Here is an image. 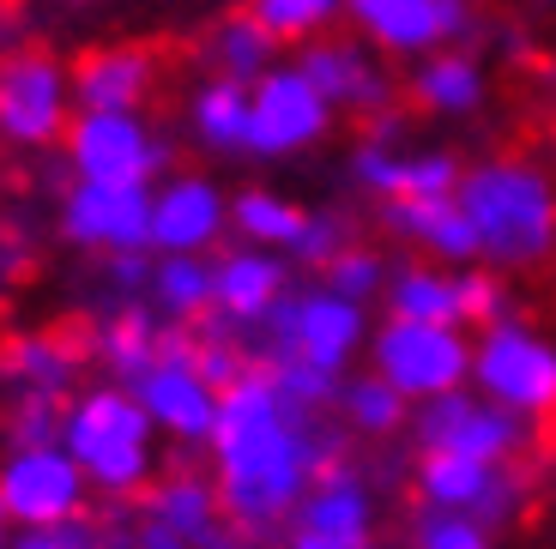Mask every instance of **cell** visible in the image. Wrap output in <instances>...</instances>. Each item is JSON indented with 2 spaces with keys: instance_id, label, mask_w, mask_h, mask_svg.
Instances as JSON below:
<instances>
[{
  "instance_id": "b9f144b4",
  "label": "cell",
  "mask_w": 556,
  "mask_h": 549,
  "mask_svg": "<svg viewBox=\"0 0 556 549\" xmlns=\"http://www.w3.org/2000/svg\"><path fill=\"white\" fill-rule=\"evenodd\" d=\"M127 549H200L194 537H181L176 525L152 520V513H127Z\"/></svg>"
},
{
  "instance_id": "7402d4cb",
  "label": "cell",
  "mask_w": 556,
  "mask_h": 549,
  "mask_svg": "<svg viewBox=\"0 0 556 549\" xmlns=\"http://www.w3.org/2000/svg\"><path fill=\"white\" fill-rule=\"evenodd\" d=\"M169 320H157V308L146 296H127V303H98L91 327H85V357L91 374H110V381L134 386L139 374L152 369V357L164 350Z\"/></svg>"
},
{
  "instance_id": "836d02e7",
  "label": "cell",
  "mask_w": 556,
  "mask_h": 549,
  "mask_svg": "<svg viewBox=\"0 0 556 549\" xmlns=\"http://www.w3.org/2000/svg\"><path fill=\"white\" fill-rule=\"evenodd\" d=\"M388 272H393L388 254H381L376 242H357V235H351V242L339 247V254L320 266L315 278H320V284H333L339 296H351V303H369V308H376L381 290H388Z\"/></svg>"
},
{
  "instance_id": "ba28073f",
  "label": "cell",
  "mask_w": 556,
  "mask_h": 549,
  "mask_svg": "<svg viewBox=\"0 0 556 549\" xmlns=\"http://www.w3.org/2000/svg\"><path fill=\"white\" fill-rule=\"evenodd\" d=\"M532 429L527 417L502 411L496 398H484L478 386H454L442 398L412 405V447L417 454H466V459H490V465H520L532 454Z\"/></svg>"
},
{
  "instance_id": "e0dca14e",
  "label": "cell",
  "mask_w": 556,
  "mask_h": 549,
  "mask_svg": "<svg viewBox=\"0 0 556 549\" xmlns=\"http://www.w3.org/2000/svg\"><path fill=\"white\" fill-rule=\"evenodd\" d=\"M296 67L308 73V79L320 85V97L333 103L339 115H357V122H369V115L393 110L400 103V79H393L388 55H376L363 37H339V30H327V37L303 42V49H291Z\"/></svg>"
},
{
  "instance_id": "60d3db41",
  "label": "cell",
  "mask_w": 556,
  "mask_h": 549,
  "mask_svg": "<svg viewBox=\"0 0 556 549\" xmlns=\"http://www.w3.org/2000/svg\"><path fill=\"white\" fill-rule=\"evenodd\" d=\"M98 284L103 303H127V296H146V272H152V247H134V254H98Z\"/></svg>"
},
{
  "instance_id": "52a82bcc",
  "label": "cell",
  "mask_w": 556,
  "mask_h": 549,
  "mask_svg": "<svg viewBox=\"0 0 556 549\" xmlns=\"http://www.w3.org/2000/svg\"><path fill=\"white\" fill-rule=\"evenodd\" d=\"M363 362L388 386H400L412 405H424V398H442L454 386H472V327L381 315L376 332H369Z\"/></svg>"
},
{
  "instance_id": "277c9868",
  "label": "cell",
  "mask_w": 556,
  "mask_h": 549,
  "mask_svg": "<svg viewBox=\"0 0 556 549\" xmlns=\"http://www.w3.org/2000/svg\"><path fill=\"white\" fill-rule=\"evenodd\" d=\"M369 332H376L369 303H351L320 278H296L285 303L261 320L249 350L261 369H315L327 381H345L369 350Z\"/></svg>"
},
{
  "instance_id": "cb8c5ba5",
  "label": "cell",
  "mask_w": 556,
  "mask_h": 549,
  "mask_svg": "<svg viewBox=\"0 0 556 549\" xmlns=\"http://www.w3.org/2000/svg\"><path fill=\"white\" fill-rule=\"evenodd\" d=\"M376 224L393 242L417 247L424 260H442V266L478 260V235H472V224H466L454 193H442V200H376Z\"/></svg>"
},
{
  "instance_id": "bcb514c9",
  "label": "cell",
  "mask_w": 556,
  "mask_h": 549,
  "mask_svg": "<svg viewBox=\"0 0 556 549\" xmlns=\"http://www.w3.org/2000/svg\"><path fill=\"white\" fill-rule=\"evenodd\" d=\"M110 525V549H127V513H115V520H103Z\"/></svg>"
},
{
  "instance_id": "9a60e30c",
  "label": "cell",
  "mask_w": 556,
  "mask_h": 549,
  "mask_svg": "<svg viewBox=\"0 0 556 549\" xmlns=\"http://www.w3.org/2000/svg\"><path fill=\"white\" fill-rule=\"evenodd\" d=\"M91 477L61 441L42 447H0V508L13 525H55L91 513Z\"/></svg>"
},
{
  "instance_id": "8fae6325",
  "label": "cell",
  "mask_w": 556,
  "mask_h": 549,
  "mask_svg": "<svg viewBox=\"0 0 556 549\" xmlns=\"http://www.w3.org/2000/svg\"><path fill=\"white\" fill-rule=\"evenodd\" d=\"M61 164L79 181H146L169 176V139L146 110H79L61 139Z\"/></svg>"
},
{
  "instance_id": "7c38bea8",
  "label": "cell",
  "mask_w": 556,
  "mask_h": 549,
  "mask_svg": "<svg viewBox=\"0 0 556 549\" xmlns=\"http://www.w3.org/2000/svg\"><path fill=\"white\" fill-rule=\"evenodd\" d=\"M55 235L98 260V254H134L152 247V188L146 181H79L67 176L55 200Z\"/></svg>"
},
{
  "instance_id": "f546056e",
  "label": "cell",
  "mask_w": 556,
  "mask_h": 549,
  "mask_svg": "<svg viewBox=\"0 0 556 549\" xmlns=\"http://www.w3.org/2000/svg\"><path fill=\"white\" fill-rule=\"evenodd\" d=\"M146 303L169 327H200L212 315V254H152Z\"/></svg>"
},
{
  "instance_id": "3957f363",
  "label": "cell",
  "mask_w": 556,
  "mask_h": 549,
  "mask_svg": "<svg viewBox=\"0 0 556 549\" xmlns=\"http://www.w3.org/2000/svg\"><path fill=\"white\" fill-rule=\"evenodd\" d=\"M61 447L79 459L91 477V495L110 508H134L146 483L164 471V435L146 417L134 386L110 381V374H85V386L67 398L61 417Z\"/></svg>"
},
{
  "instance_id": "7bdbcfd3",
  "label": "cell",
  "mask_w": 556,
  "mask_h": 549,
  "mask_svg": "<svg viewBox=\"0 0 556 549\" xmlns=\"http://www.w3.org/2000/svg\"><path fill=\"white\" fill-rule=\"evenodd\" d=\"M25 272H30V235H25V224H7V230H0V296H7Z\"/></svg>"
},
{
  "instance_id": "d590c367",
  "label": "cell",
  "mask_w": 556,
  "mask_h": 549,
  "mask_svg": "<svg viewBox=\"0 0 556 549\" xmlns=\"http://www.w3.org/2000/svg\"><path fill=\"white\" fill-rule=\"evenodd\" d=\"M412 549H496V532L484 520H472V513H447V508H424L417 501Z\"/></svg>"
},
{
  "instance_id": "9c48e42d",
  "label": "cell",
  "mask_w": 556,
  "mask_h": 549,
  "mask_svg": "<svg viewBox=\"0 0 556 549\" xmlns=\"http://www.w3.org/2000/svg\"><path fill=\"white\" fill-rule=\"evenodd\" d=\"M339 110L320 97V85L296 67V55H285L278 67H266L249 85V157L254 164H291L308 157L315 145H327Z\"/></svg>"
},
{
  "instance_id": "30bf717a",
  "label": "cell",
  "mask_w": 556,
  "mask_h": 549,
  "mask_svg": "<svg viewBox=\"0 0 556 549\" xmlns=\"http://www.w3.org/2000/svg\"><path fill=\"white\" fill-rule=\"evenodd\" d=\"M146 417L157 423L164 447H181V454H206L212 429H218V398L224 386L206 381L194 357V327H169L164 332V350L152 357V369L134 381Z\"/></svg>"
},
{
  "instance_id": "c3c4849f",
  "label": "cell",
  "mask_w": 556,
  "mask_h": 549,
  "mask_svg": "<svg viewBox=\"0 0 556 549\" xmlns=\"http://www.w3.org/2000/svg\"><path fill=\"white\" fill-rule=\"evenodd\" d=\"M13 532H18V525L7 520V508H0V549H13Z\"/></svg>"
},
{
  "instance_id": "6da1fadb",
  "label": "cell",
  "mask_w": 556,
  "mask_h": 549,
  "mask_svg": "<svg viewBox=\"0 0 556 549\" xmlns=\"http://www.w3.org/2000/svg\"><path fill=\"white\" fill-rule=\"evenodd\" d=\"M345 459V429L333 411L296 405L273 374L254 362L249 374L224 386L218 398V429L206 441V465L218 483L224 520L261 544H285L308 483Z\"/></svg>"
},
{
  "instance_id": "e575fe53",
  "label": "cell",
  "mask_w": 556,
  "mask_h": 549,
  "mask_svg": "<svg viewBox=\"0 0 556 549\" xmlns=\"http://www.w3.org/2000/svg\"><path fill=\"white\" fill-rule=\"evenodd\" d=\"M61 417H67V398H42V393L0 398V447H42V441H61Z\"/></svg>"
},
{
  "instance_id": "44dd1931",
  "label": "cell",
  "mask_w": 556,
  "mask_h": 549,
  "mask_svg": "<svg viewBox=\"0 0 556 549\" xmlns=\"http://www.w3.org/2000/svg\"><path fill=\"white\" fill-rule=\"evenodd\" d=\"M91 374L85 332L67 327H13L0 339V398L42 393V398H73Z\"/></svg>"
},
{
  "instance_id": "7dc6e473",
  "label": "cell",
  "mask_w": 556,
  "mask_h": 549,
  "mask_svg": "<svg viewBox=\"0 0 556 549\" xmlns=\"http://www.w3.org/2000/svg\"><path fill=\"white\" fill-rule=\"evenodd\" d=\"M278 549H327V544H315V537H303V532H285V544Z\"/></svg>"
},
{
  "instance_id": "d4e9b609",
  "label": "cell",
  "mask_w": 556,
  "mask_h": 549,
  "mask_svg": "<svg viewBox=\"0 0 556 549\" xmlns=\"http://www.w3.org/2000/svg\"><path fill=\"white\" fill-rule=\"evenodd\" d=\"M405 97H412L424 115L435 122H466L490 103V67L472 55V49H435V55L412 61V79H405Z\"/></svg>"
},
{
  "instance_id": "5bb4252c",
  "label": "cell",
  "mask_w": 556,
  "mask_h": 549,
  "mask_svg": "<svg viewBox=\"0 0 556 549\" xmlns=\"http://www.w3.org/2000/svg\"><path fill=\"white\" fill-rule=\"evenodd\" d=\"M412 489H417L424 508L472 513V520L490 525V532L515 525L520 513H527V501H532L520 465H490V459H466V454H417Z\"/></svg>"
},
{
  "instance_id": "8d00e7d4",
  "label": "cell",
  "mask_w": 556,
  "mask_h": 549,
  "mask_svg": "<svg viewBox=\"0 0 556 549\" xmlns=\"http://www.w3.org/2000/svg\"><path fill=\"white\" fill-rule=\"evenodd\" d=\"M194 357H200V369H206V381H212V386H230L237 374H249V369H254L249 339H242L237 327L212 320V315L194 327Z\"/></svg>"
},
{
  "instance_id": "f907efd6",
  "label": "cell",
  "mask_w": 556,
  "mask_h": 549,
  "mask_svg": "<svg viewBox=\"0 0 556 549\" xmlns=\"http://www.w3.org/2000/svg\"><path fill=\"white\" fill-rule=\"evenodd\" d=\"M67 7H91V0H67Z\"/></svg>"
},
{
  "instance_id": "8992f818",
  "label": "cell",
  "mask_w": 556,
  "mask_h": 549,
  "mask_svg": "<svg viewBox=\"0 0 556 549\" xmlns=\"http://www.w3.org/2000/svg\"><path fill=\"white\" fill-rule=\"evenodd\" d=\"M472 386L502 411L551 423L556 417V332L527 315H502L472 332Z\"/></svg>"
},
{
  "instance_id": "ab89813d",
  "label": "cell",
  "mask_w": 556,
  "mask_h": 549,
  "mask_svg": "<svg viewBox=\"0 0 556 549\" xmlns=\"http://www.w3.org/2000/svg\"><path fill=\"white\" fill-rule=\"evenodd\" d=\"M345 242H351V224L339 218V212H315L308 230H303V242L291 247V266H296V272H320V266L333 260Z\"/></svg>"
},
{
  "instance_id": "f1b7e54d",
  "label": "cell",
  "mask_w": 556,
  "mask_h": 549,
  "mask_svg": "<svg viewBox=\"0 0 556 549\" xmlns=\"http://www.w3.org/2000/svg\"><path fill=\"white\" fill-rule=\"evenodd\" d=\"M381 315L400 320H442V327H466V303H459V266L442 260H405L388 272V290H381Z\"/></svg>"
},
{
  "instance_id": "484cf974",
  "label": "cell",
  "mask_w": 556,
  "mask_h": 549,
  "mask_svg": "<svg viewBox=\"0 0 556 549\" xmlns=\"http://www.w3.org/2000/svg\"><path fill=\"white\" fill-rule=\"evenodd\" d=\"M181 122L206 157H249V85L230 79V73H206L188 91Z\"/></svg>"
},
{
  "instance_id": "f35d334b",
  "label": "cell",
  "mask_w": 556,
  "mask_h": 549,
  "mask_svg": "<svg viewBox=\"0 0 556 549\" xmlns=\"http://www.w3.org/2000/svg\"><path fill=\"white\" fill-rule=\"evenodd\" d=\"M13 549H110V525H103L98 513L55 520V525H18Z\"/></svg>"
},
{
  "instance_id": "5b68a950",
  "label": "cell",
  "mask_w": 556,
  "mask_h": 549,
  "mask_svg": "<svg viewBox=\"0 0 556 549\" xmlns=\"http://www.w3.org/2000/svg\"><path fill=\"white\" fill-rule=\"evenodd\" d=\"M73 115V61H61L42 42H13L0 49V152L42 157L61 152Z\"/></svg>"
},
{
  "instance_id": "83f0119b",
  "label": "cell",
  "mask_w": 556,
  "mask_h": 549,
  "mask_svg": "<svg viewBox=\"0 0 556 549\" xmlns=\"http://www.w3.org/2000/svg\"><path fill=\"white\" fill-rule=\"evenodd\" d=\"M139 513H152V520L176 525L181 537H206L212 525H224V501H218V483H212V465L194 471V465H164L152 483H146V495L134 501Z\"/></svg>"
},
{
  "instance_id": "f6af8a7d",
  "label": "cell",
  "mask_w": 556,
  "mask_h": 549,
  "mask_svg": "<svg viewBox=\"0 0 556 549\" xmlns=\"http://www.w3.org/2000/svg\"><path fill=\"white\" fill-rule=\"evenodd\" d=\"M496 42H502V55H527V37H520V30H508V25L496 30Z\"/></svg>"
},
{
  "instance_id": "ee69618b",
  "label": "cell",
  "mask_w": 556,
  "mask_h": 549,
  "mask_svg": "<svg viewBox=\"0 0 556 549\" xmlns=\"http://www.w3.org/2000/svg\"><path fill=\"white\" fill-rule=\"evenodd\" d=\"M200 549H273V544H261V537H249V532H237V525L224 520V525H212L206 537H200Z\"/></svg>"
},
{
  "instance_id": "d6a6232c",
  "label": "cell",
  "mask_w": 556,
  "mask_h": 549,
  "mask_svg": "<svg viewBox=\"0 0 556 549\" xmlns=\"http://www.w3.org/2000/svg\"><path fill=\"white\" fill-rule=\"evenodd\" d=\"M242 7L273 30L285 49H303V42H315V37L345 25V0H242Z\"/></svg>"
},
{
  "instance_id": "681fc988",
  "label": "cell",
  "mask_w": 556,
  "mask_h": 549,
  "mask_svg": "<svg viewBox=\"0 0 556 549\" xmlns=\"http://www.w3.org/2000/svg\"><path fill=\"white\" fill-rule=\"evenodd\" d=\"M527 7H539V13H556V0H527Z\"/></svg>"
},
{
  "instance_id": "2e32d148",
  "label": "cell",
  "mask_w": 556,
  "mask_h": 549,
  "mask_svg": "<svg viewBox=\"0 0 556 549\" xmlns=\"http://www.w3.org/2000/svg\"><path fill=\"white\" fill-rule=\"evenodd\" d=\"M291 532L315 537L327 549H376L381 544V489L369 477V465L333 459V465L308 483Z\"/></svg>"
},
{
  "instance_id": "ac0fdd59",
  "label": "cell",
  "mask_w": 556,
  "mask_h": 549,
  "mask_svg": "<svg viewBox=\"0 0 556 549\" xmlns=\"http://www.w3.org/2000/svg\"><path fill=\"white\" fill-rule=\"evenodd\" d=\"M230 242V188L206 169H169L152 181V254H218Z\"/></svg>"
},
{
  "instance_id": "603a6c76",
  "label": "cell",
  "mask_w": 556,
  "mask_h": 549,
  "mask_svg": "<svg viewBox=\"0 0 556 549\" xmlns=\"http://www.w3.org/2000/svg\"><path fill=\"white\" fill-rule=\"evenodd\" d=\"M164 61L139 42H98L73 61V103L79 110H152Z\"/></svg>"
},
{
  "instance_id": "74e56055",
  "label": "cell",
  "mask_w": 556,
  "mask_h": 549,
  "mask_svg": "<svg viewBox=\"0 0 556 549\" xmlns=\"http://www.w3.org/2000/svg\"><path fill=\"white\" fill-rule=\"evenodd\" d=\"M459 303H466V327H490V320L515 315V290H508V272H496V266L472 260L459 266Z\"/></svg>"
},
{
  "instance_id": "1f68e13d",
  "label": "cell",
  "mask_w": 556,
  "mask_h": 549,
  "mask_svg": "<svg viewBox=\"0 0 556 549\" xmlns=\"http://www.w3.org/2000/svg\"><path fill=\"white\" fill-rule=\"evenodd\" d=\"M206 61H212V73H230V79L254 85L266 67H278V61H285V42H278L273 30L249 13V7H237L230 18H218V25H212Z\"/></svg>"
},
{
  "instance_id": "4dcf8cb0",
  "label": "cell",
  "mask_w": 556,
  "mask_h": 549,
  "mask_svg": "<svg viewBox=\"0 0 556 549\" xmlns=\"http://www.w3.org/2000/svg\"><path fill=\"white\" fill-rule=\"evenodd\" d=\"M308 218H315V212H308L303 200H291V193H278V188H237L230 193V235H237V242L291 254V247L303 242Z\"/></svg>"
},
{
  "instance_id": "ffe728a7",
  "label": "cell",
  "mask_w": 556,
  "mask_h": 549,
  "mask_svg": "<svg viewBox=\"0 0 556 549\" xmlns=\"http://www.w3.org/2000/svg\"><path fill=\"white\" fill-rule=\"evenodd\" d=\"M296 284V266L291 254L278 247H254V242H230L212 254V320L237 327L242 339L261 332V320L285 303V290Z\"/></svg>"
},
{
  "instance_id": "7a4b0ae2",
  "label": "cell",
  "mask_w": 556,
  "mask_h": 549,
  "mask_svg": "<svg viewBox=\"0 0 556 549\" xmlns=\"http://www.w3.org/2000/svg\"><path fill=\"white\" fill-rule=\"evenodd\" d=\"M459 212L478 235V260L496 272H539L556 260V176L527 152H490L459 169Z\"/></svg>"
},
{
  "instance_id": "4fadbf2b",
  "label": "cell",
  "mask_w": 556,
  "mask_h": 549,
  "mask_svg": "<svg viewBox=\"0 0 556 549\" xmlns=\"http://www.w3.org/2000/svg\"><path fill=\"white\" fill-rule=\"evenodd\" d=\"M478 25L472 0H345V30L388 61H424L435 49L466 42Z\"/></svg>"
},
{
  "instance_id": "d6986e66",
  "label": "cell",
  "mask_w": 556,
  "mask_h": 549,
  "mask_svg": "<svg viewBox=\"0 0 556 549\" xmlns=\"http://www.w3.org/2000/svg\"><path fill=\"white\" fill-rule=\"evenodd\" d=\"M459 157L447 145H393V139L357 133V145L345 152V176L369 200H442L459 188Z\"/></svg>"
},
{
  "instance_id": "4316f807",
  "label": "cell",
  "mask_w": 556,
  "mask_h": 549,
  "mask_svg": "<svg viewBox=\"0 0 556 549\" xmlns=\"http://www.w3.org/2000/svg\"><path fill=\"white\" fill-rule=\"evenodd\" d=\"M333 423L345 429V441H400L412 429V398L381 381L369 362H357L333 393Z\"/></svg>"
}]
</instances>
